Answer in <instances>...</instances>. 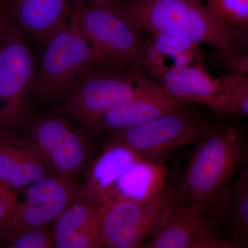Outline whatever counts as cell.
I'll list each match as a JSON object with an SVG mask.
<instances>
[{
	"label": "cell",
	"instance_id": "cell-1",
	"mask_svg": "<svg viewBox=\"0 0 248 248\" xmlns=\"http://www.w3.org/2000/svg\"><path fill=\"white\" fill-rule=\"evenodd\" d=\"M248 142L232 126L208 130L196 143L180 188L173 201L205 213L216 205L224 217L230 192L244 164Z\"/></svg>",
	"mask_w": 248,
	"mask_h": 248
},
{
	"label": "cell",
	"instance_id": "cell-2",
	"mask_svg": "<svg viewBox=\"0 0 248 248\" xmlns=\"http://www.w3.org/2000/svg\"><path fill=\"white\" fill-rule=\"evenodd\" d=\"M117 6L138 30L172 31L221 55L239 51L240 29L223 22L200 0H124Z\"/></svg>",
	"mask_w": 248,
	"mask_h": 248
},
{
	"label": "cell",
	"instance_id": "cell-3",
	"mask_svg": "<svg viewBox=\"0 0 248 248\" xmlns=\"http://www.w3.org/2000/svg\"><path fill=\"white\" fill-rule=\"evenodd\" d=\"M69 21L92 46L99 66L117 70L140 64L139 30L117 4H71Z\"/></svg>",
	"mask_w": 248,
	"mask_h": 248
},
{
	"label": "cell",
	"instance_id": "cell-4",
	"mask_svg": "<svg viewBox=\"0 0 248 248\" xmlns=\"http://www.w3.org/2000/svg\"><path fill=\"white\" fill-rule=\"evenodd\" d=\"M44 49L33 91L42 102L64 96L85 72L99 66L92 46L69 20Z\"/></svg>",
	"mask_w": 248,
	"mask_h": 248
},
{
	"label": "cell",
	"instance_id": "cell-5",
	"mask_svg": "<svg viewBox=\"0 0 248 248\" xmlns=\"http://www.w3.org/2000/svg\"><path fill=\"white\" fill-rule=\"evenodd\" d=\"M36 73L27 35L12 17L0 52V135L13 133L22 122L34 91Z\"/></svg>",
	"mask_w": 248,
	"mask_h": 248
},
{
	"label": "cell",
	"instance_id": "cell-6",
	"mask_svg": "<svg viewBox=\"0 0 248 248\" xmlns=\"http://www.w3.org/2000/svg\"><path fill=\"white\" fill-rule=\"evenodd\" d=\"M173 196L162 191L146 200L101 204L100 248H142L161 223Z\"/></svg>",
	"mask_w": 248,
	"mask_h": 248
},
{
	"label": "cell",
	"instance_id": "cell-7",
	"mask_svg": "<svg viewBox=\"0 0 248 248\" xmlns=\"http://www.w3.org/2000/svg\"><path fill=\"white\" fill-rule=\"evenodd\" d=\"M82 186L75 177L54 175L28 186L8 216L0 222V239L9 241L24 232L54 222L75 200Z\"/></svg>",
	"mask_w": 248,
	"mask_h": 248
},
{
	"label": "cell",
	"instance_id": "cell-8",
	"mask_svg": "<svg viewBox=\"0 0 248 248\" xmlns=\"http://www.w3.org/2000/svg\"><path fill=\"white\" fill-rule=\"evenodd\" d=\"M141 73L91 68L64 95L63 110L88 125L136 94Z\"/></svg>",
	"mask_w": 248,
	"mask_h": 248
},
{
	"label": "cell",
	"instance_id": "cell-9",
	"mask_svg": "<svg viewBox=\"0 0 248 248\" xmlns=\"http://www.w3.org/2000/svg\"><path fill=\"white\" fill-rule=\"evenodd\" d=\"M115 132L113 143L123 144L147 161L158 163L175 150L197 143L208 130L184 111Z\"/></svg>",
	"mask_w": 248,
	"mask_h": 248
},
{
	"label": "cell",
	"instance_id": "cell-10",
	"mask_svg": "<svg viewBox=\"0 0 248 248\" xmlns=\"http://www.w3.org/2000/svg\"><path fill=\"white\" fill-rule=\"evenodd\" d=\"M29 141L55 174L76 177L86 164V143L66 120L45 116L31 126Z\"/></svg>",
	"mask_w": 248,
	"mask_h": 248
},
{
	"label": "cell",
	"instance_id": "cell-11",
	"mask_svg": "<svg viewBox=\"0 0 248 248\" xmlns=\"http://www.w3.org/2000/svg\"><path fill=\"white\" fill-rule=\"evenodd\" d=\"M204 213L172 200L161 223L144 248H240L231 239L219 237Z\"/></svg>",
	"mask_w": 248,
	"mask_h": 248
},
{
	"label": "cell",
	"instance_id": "cell-12",
	"mask_svg": "<svg viewBox=\"0 0 248 248\" xmlns=\"http://www.w3.org/2000/svg\"><path fill=\"white\" fill-rule=\"evenodd\" d=\"M186 103L170 97L156 83L141 73L136 94L87 125L113 131L133 128L186 110Z\"/></svg>",
	"mask_w": 248,
	"mask_h": 248
},
{
	"label": "cell",
	"instance_id": "cell-13",
	"mask_svg": "<svg viewBox=\"0 0 248 248\" xmlns=\"http://www.w3.org/2000/svg\"><path fill=\"white\" fill-rule=\"evenodd\" d=\"M159 79L164 92L175 100L203 104L219 115L238 114L221 78H213L202 64L170 67Z\"/></svg>",
	"mask_w": 248,
	"mask_h": 248
},
{
	"label": "cell",
	"instance_id": "cell-14",
	"mask_svg": "<svg viewBox=\"0 0 248 248\" xmlns=\"http://www.w3.org/2000/svg\"><path fill=\"white\" fill-rule=\"evenodd\" d=\"M54 175L59 174L29 140H20L13 133L0 135V182L16 190Z\"/></svg>",
	"mask_w": 248,
	"mask_h": 248
},
{
	"label": "cell",
	"instance_id": "cell-15",
	"mask_svg": "<svg viewBox=\"0 0 248 248\" xmlns=\"http://www.w3.org/2000/svg\"><path fill=\"white\" fill-rule=\"evenodd\" d=\"M100 205L80 192L53 222L55 248H100Z\"/></svg>",
	"mask_w": 248,
	"mask_h": 248
},
{
	"label": "cell",
	"instance_id": "cell-16",
	"mask_svg": "<svg viewBox=\"0 0 248 248\" xmlns=\"http://www.w3.org/2000/svg\"><path fill=\"white\" fill-rule=\"evenodd\" d=\"M21 29L45 48L69 20V0H4Z\"/></svg>",
	"mask_w": 248,
	"mask_h": 248
},
{
	"label": "cell",
	"instance_id": "cell-17",
	"mask_svg": "<svg viewBox=\"0 0 248 248\" xmlns=\"http://www.w3.org/2000/svg\"><path fill=\"white\" fill-rule=\"evenodd\" d=\"M139 157L126 146L112 142L86 173L81 194L95 203H107L121 174Z\"/></svg>",
	"mask_w": 248,
	"mask_h": 248
},
{
	"label": "cell",
	"instance_id": "cell-18",
	"mask_svg": "<svg viewBox=\"0 0 248 248\" xmlns=\"http://www.w3.org/2000/svg\"><path fill=\"white\" fill-rule=\"evenodd\" d=\"M161 164L138 158L117 179L108 202L116 200H141L162 192Z\"/></svg>",
	"mask_w": 248,
	"mask_h": 248
},
{
	"label": "cell",
	"instance_id": "cell-19",
	"mask_svg": "<svg viewBox=\"0 0 248 248\" xmlns=\"http://www.w3.org/2000/svg\"><path fill=\"white\" fill-rule=\"evenodd\" d=\"M151 38L158 50L166 58H172V67L182 68L196 64H202L199 51V45L177 32L159 31L151 34Z\"/></svg>",
	"mask_w": 248,
	"mask_h": 248
},
{
	"label": "cell",
	"instance_id": "cell-20",
	"mask_svg": "<svg viewBox=\"0 0 248 248\" xmlns=\"http://www.w3.org/2000/svg\"><path fill=\"white\" fill-rule=\"evenodd\" d=\"M225 218H228L232 241L240 248H248V192L229 199Z\"/></svg>",
	"mask_w": 248,
	"mask_h": 248
},
{
	"label": "cell",
	"instance_id": "cell-21",
	"mask_svg": "<svg viewBox=\"0 0 248 248\" xmlns=\"http://www.w3.org/2000/svg\"><path fill=\"white\" fill-rule=\"evenodd\" d=\"M207 6L227 24L238 29L248 27V0H210Z\"/></svg>",
	"mask_w": 248,
	"mask_h": 248
},
{
	"label": "cell",
	"instance_id": "cell-22",
	"mask_svg": "<svg viewBox=\"0 0 248 248\" xmlns=\"http://www.w3.org/2000/svg\"><path fill=\"white\" fill-rule=\"evenodd\" d=\"M9 248H55L53 229H49L46 226L31 228L11 240L9 241Z\"/></svg>",
	"mask_w": 248,
	"mask_h": 248
},
{
	"label": "cell",
	"instance_id": "cell-23",
	"mask_svg": "<svg viewBox=\"0 0 248 248\" xmlns=\"http://www.w3.org/2000/svg\"><path fill=\"white\" fill-rule=\"evenodd\" d=\"M221 79L238 114L242 113L248 117V78L232 73Z\"/></svg>",
	"mask_w": 248,
	"mask_h": 248
},
{
	"label": "cell",
	"instance_id": "cell-24",
	"mask_svg": "<svg viewBox=\"0 0 248 248\" xmlns=\"http://www.w3.org/2000/svg\"><path fill=\"white\" fill-rule=\"evenodd\" d=\"M140 56V65L156 78H159L166 70L170 68L167 63L168 58L158 50L151 37L141 42Z\"/></svg>",
	"mask_w": 248,
	"mask_h": 248
},
{
	"label": "cell",
	"instance_id": "cell-25",
	"mask_svg": "<svg viewBox=\"0 0 248 248\" xmlns=\"http://www.w3.org/2000/svg\"><path fill=\"white\" fill-rule=\"evenodd\" d=\"M219 55L222 63L232 73L248 78V51H235Z\"/></svg>",
	"mask_w": 248,
	"mask_h": 248
},
{
	"label": "cell",
	"instance_id": "cell-26",
	"mask_svg": "<svg viewBox=\"0 0 248 248\" xmlns=\"http://www.w3.org/2000/svg\"><path fill=\"white\" fill-rule=\"evenodd\" d=\"M19 200L17 192L0 182V222L11 213Z\"/></svg>",
	"mask_w": 248,
	"mask_h": 248
},
{
	"label": "cell",
	"instance_id": "cell-27",
	"mask_svg": "<svg viewBox=\"0 0 248 248\" xmlns=\"http://www.w3.org/2000/svg\"><path fill=\"white\" fill-rule=\"evenodd\" d=\"M246 192H248V150L242 167L230 192L229 199L233 196Z\"/></svg>",
	"mask_w": 248,
	"mask_h": 248
},
{
	"label": "cell",
	"instance_id": "cell-28",
	"mask_svg": "<svg viewBox=\"0 0 248 248\" xmlns=\"http://www.w3.org/2000/svg\"><path fill=\"white\" fill-rule=\"evenodd\" d=\"M11 20L12 17L4 2V6L0 11V52L6 42Z\"/></svg>",
	"mask_w": 248,
	"mask_h": 248
},
{
	"label": "cell",
	"instance_id": "cell-29",
	"mask_svg": "<svg viewBox=\"0 0 248 248\" xmlns=\"http://www.w3.org/2000/svg\"><path fill=\"white\" fill-rule=\"evenodd\" d=\"M74 4H107L116 5L120 4L124 0H69Z\"/></svg>",
	"mask_w": 248,
	"mask_h": 248
},
{
	"label": "cell",
	"instance_id": "cell-30",
	"mask_svg": "<svg viewBox=\"0 0 248 248\" xmlns=\"http://www.w3.org/2000/svg\"><path fill=\"white\" fill-rule=\"evenodd\" d=\"M239 51H248V27L240 29Z\"/></svg>",
	"mask_w": 248,
	"mask_h": 248
},
{
	"label": "cell",
	"instance_id": "cell-31",
	"mask_svg": "<svg viewBox=\"0 0 248 248\" xmlns=\"http://www.w3.org/2000/svg\"><path fill=\"white\" fill-rule=\"evenodd\" d=\"M4 5V0H0V11H1V8L3 7V6Z\"/></svg>",
	"mask_w": 248,
	"mask_h": 248
},
{
	"label": "cell",
	"instance_id": "cell-32",
	"mask_svg": "<svg viewBox=\"0 0 248 248\" xmlns=\"http://www.w3.org/2000/svg\"></svg>",
	"mask_w": 248,
	"mask_h": 248
}]
</instances>
